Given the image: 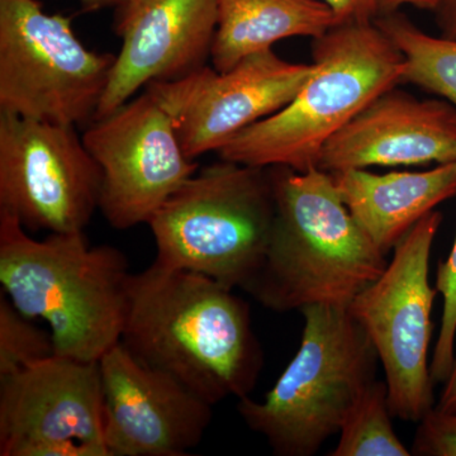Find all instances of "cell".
<instances>
[{
    "instance_id": "obj_14",
    "label": "cell",
    "mask_w": 456,
    "mask_h": 456,
    "mask_svg": "<svg viewBox=\"0 0 456 456\" xmlns=\"http://www.w3.org/2000/svg\"><path fill=\"white\" fill-rule=\"evenodd\" d=\"M217 22V0H125L114 20L121 50L94 119L150 84L173 82L206 66Z\"/></svg>"
},
{
    "instance_id": "obj_19",
    "label": "cell",
    "mask_w": 456,
    "mask_h": 456,
    "mask_svg": "<svg viewBox=\"0 0 456 456\" xmlns=\"http://www.w3.org/2000/svg\"><path fill=\"white\" fill-rule=\"evenodd\" d=\"M388 387L375 379L350 408L331 456H410L392 422Z\"/></svg>"
},
{
    "instance_id": "obj_13",
    "label": "cell",
    "mask_w": 456,
    "mask_h": 456,
    "mask_svg": "<svg viewBox=\"0 0 456 456\" xmlns=\"http://www.w3.org/2000/svg\"><path fill=\"white\" fill-rule=\"evenodd\" d=\"M110 456H185L212 421V404L137 359L121 341L98 362Z\"/></svg>"
},
{
    "instance_id": "obj_6",
    "label": "cell",
    "mask_w": 456,
    "mask_h": 456,
    "mask_svg": "<svg viewBox=\"0 0 456 456\" xmlns=\"http://www.w3.org/2000/svg\"><path fill=\"white\" fill-rule=\"evenodd\" d=\"M275 215L269 169L222 160L197 171L155 212V265L245 290L268 248Z\"/></svg>"
},
{
    "instance_id": "obj_22",
    "label": "cell",
    "mask_w": 456,
    "mask_h": 456,
    "mask_svg": "<svg viewBox=\"0 0 456 456\" xmlns=\"http://www.w3.org/2000/svg\"><path fill=\"white\" fill-rule=\"evenodd\" d=\"M411 454L456 456V403L434 406L419 419Z\"/></svg>"
},
{
    "instance_id": "obj_8",
    "label": "cell",
    "mask_w": 456,
    "mask_h": 456,
    "mask_svg": "<svg viewBox=\"0 0 456 456\" xmlns=\"http://www.w3.org/2000/svg\"><path fill=\"white\" fill-rule=\"evenodd\" d=\"M441 222L443 215L432 211L411 228L383 274L349 305L382 362L393 416L407 422H419L434 407L428 349L437 290L428 273Z\"/></svg>"
},
{
    "instance_id": "obj_2",
    "label": "cell",
    "mask_w": 456,
    "mask_h": 456,
    "mask_svg": "<svg viewBox=\"0 0 456 456\" xmlns=\"http://www.w3.org/2000/svg\"><path fill=\"white\" fill-rule=\"evenodd\" d=\"M268 169L274 222L263 265L245 292L275 312L349 308L383 274L386 255L351 216L331 173Z\"/></svg>"
},
{
    "instance_id": "obj_27",
    "label": "cell",
    "mask_w": 456,
    "mask_h": 456,
    "mask_svg": "<svg viewBox=\"0 0 456 456\" xmlns=\"http://www.w3.org/2000/svg\"><path fill=\"white\" fill-rule=\"evenodd\" d=\"M84 12H98L106 8H118L125 0H79Z\"/></svg>"
},
{
    "instance_id": "obj_15",
    "label": "cell",
    "mask_w": 456,
    "mask_h": 456,
    "mask_svg": "<svg viewBox=\"0 0 456 456\" xmlns=\"http://www.w3.org/2000/svg\"><path fill=\"white\" fill-rule=\"evenodd\" d=\"M456 161V108L388 89L373 99L321 154L329 173L373 167H411Z\"/></svg>"
},
{
    "instance_id": "obj_24",
    "label": "cell",
    "mask_w": 456,
    "mask_h": 456,
    "mask_svg": "<svg viewBox=\"0 0 456 456\" xmlns=\"http://www.w3.org/2000/svg\"><path fill=\"white\" fill-rule=\"evenodd\" d=\"M434 12L443 36L456 38V0H439Z\"/></svg>"
},
{
    "instance_id": "obj_3",
    "label": "cell",
    "mask_w": 456,
    "mask_h": 456,
    "mask_svg": "<svg viewBox=\"0 0 456 456\" xmlns=\"http://www.w3.org/2000/svg\"><path fill=\"white\" fill-rule=\"evenodd\" d=\"M127 257L83 232L28 236L0 211V283L20 314L49 323L55 355L98 362L121 341L130 302Z\"/></svg>"
},
{
    "instance_id": "obj_9",
    "label": "cell",
    "mask_w": 456,
    "mask_h": 456,
    "mask_svg": "<svg viewBox=\"0 0 456 456\" xmlns=\"http://www.w3.org/2000/svg\"><path fill=\"white\" fill-rule=\"evenodd\" d=\"M102 170L75 126L0 112V211L32 232H83Z\"/></svg>"
},
{
    "instance_id": "obj_23",
    "label": "cell",
    "mask_w": 456,
    "mask_h": 456,
    "mask_svg": "<svg viewBox=\"0 0 456 456\" xmlns=\"http://www.w3.org/2000/svg\"><path fill=\"white\" fill-rule=\"evenodd\" d=\"M334 11L340 23L374 22L379 16L378 0H322Z\"/></svg>"
},
{
    "instance_id": "obj_12",
    "label": "cell",
    "mask_w": 456,
    "mask_h": 456,
    "mask_svg": "<svg viewBox=\"0 0 456 456\" xmlns=\"http://www.w3.org/2000/svg\"><path fill=\"white\" fill-rule=\"evenodd\" d=\"M314 70V62L287 61L270 49L245 57L230 70L206 65L145 89L161 99L185 155L196 161L287 106Z\"/></svg>"
},
{
    "instance_id": "obj_26",
    "label": "cell",
    "mask_w": 456,
    "mask_h": 456,
    "mask_svg": "<svg viewBox=\"0 0 456 456\" xmlns=\"http://www.w3.org/2000/svg\"><path fill=\"white\" fill-rule=\"evenodd\" d=\"M456 403V356L454 365H452V373L448 380L444 383L443 393L440 395L439 403L436 406L449 407Z\"/></svg>"
},
{
    "instance_id": "obj_7",
    "label": "cell",
    "mask_w": 456,
    "mask_h": 456,
    "mask_svg": "<svg viewBox=\"0 0 456 456\" xmlns=\"http://www.w3.org/2000/svg\"><path fill=\"white\" fill-rule=\"evenodd\" d=\"M116 62L86 49L70 18L37 0H0V112L80 126L90 123Z\"/></svg>"
},
{
    "instance_id": "obj_10",
    "label": "cell",
    "mask_w": 456,
    "mask_h": 456,
    "mask_svg": "<svg viewBox=\"0 0 456 456\" xmlns=\"http://www.w3.org/2000/svg\"><path fill=\"white\" fill-rule=\"evenodd\" d=\"M83 141L102 170L99 209L116 230L149 224L200 167L185 155L169 110L150 89L90 122Z\"/></svg>"
},
{
    "instance_id": "obj_21",
    "label": "cell",
    "mask_w": 456,
    "mask_h": 456,
    "mask_svg": "<svg viewBox=\"0 0 456 456\" xmlns=\"http://www.w3.org/2000/svg\"><path fill=\"white\" fill-rule=\"evenodd\" d=\"M436 290L444 299L439 338L435 344L430 364L435 384L445 383L455 362L456 336V237L448 259L439 264Z\"/></svg>"
},
{
    "instance_id": "obj_1",
    "label": "cell",
    "mask_w": 456,
    "mask_h": 456,
    "mask_svg": "<svg viewBox=\"0 0 456 456\" xmlns=\"http://www.w3.org/2000/svg\"><path fill=\"white\" fill-rule=\"evenodd\" d=\"M121 342L212 406L248 397L263 370L250 307L232 288L154 263L132 274Z\"/></svg>"
},
{
    "instance_id": "obj_16",
    "label": "cell",
    "mask_w": 456,
    "mask_h": 456,
    "mask_svg": "<svg viewBox=\"0 0 456 456\" xmlns=\"http://www.w3.org/2000/svg\"><path fill=\"white\" fill-rule=\"evenodd\" d=\"M341 200L384 255L444 200L456 196V161L426 171L331 173Z\"/></svg>"
},
{
    "instance_id": "obj_18",
    "label": "cell",
    "mask_w": 456,
    "mask_h": 456,
    "mask_svg": "<svg viewBox=\"0 0 456 456\" xmlns=\"http://www.w3.org/2000/svg\"><path fill=\"white\" fill-rule=\"evenodd\" d=\"M374 23L403 57L401 83L435 93L456 108V38L428 35L398 12Z\"/></svg>"
},
{
    "instance_id": "obj_11",
    "label": "cell",
    "mask_w": 456,
    "mask_h": 456,
    "mask_svg": "<svg viewBox=\"0 0 456 456\" xmlns=\"http://www.w3.org/2000/svg\"><path fill=\"white\" fill-rule=\"evenodd\" d=\"M0 456H110L98 362L53 355L0 379Z\"/></svg>"
},
{
    "instance_id": "obj_25",
    "label": "cell",
    "mask_w": 456,
    "mask_h": 456,
    "mask_svg": "<svg viewBox=\"0 0 456 456\" xmlns=\"http://www.w3.org/2000/svg\"><path fill=\"white\" fill-rule=\"evenodd\" d=\"M437 3H439V0H378V8H379V16H382V14L395 13L404 5L435 11Z\"/></svg>"
},
{
    "instance_id": "obj_5",
    "label": "cell",
    "mask_w": 456,
    "mask_h": 456,
    "mask_svg": "<svg viewBox=\"0 0 456 456\" xmlns=\"http://www.w3.org/2000/svg\"><path fill=\"white\" fill-rule=\"evenodd\" d=\"M301 346L261 402L237 411L278 456H312L340 432L350 408L377 375L373 342L349 308L308 305Z\"/></svg>"
},
{
    "instance_id": "obj_20",
    "label": "cell",
    "mask_w": 456,
    "mask_h": 456,
    "mask_svg": "<svg viewBox=\"0 0 456 456\" xmlns=\"http://www.w3.org/2000/svg\"><path fill=\"white\" fill-rule=\"evenodd\" d=\"M55 355L51 332L45 331L0 296V379Z\"/></svg>"
},
{
    "instance_id": "obj_17",
    "label": "cell",
    "mask_w": 456,
    "mask_h": 456,
    "mask_svg": "<svg viewBox=\"0 0 456 456\" xmlns=\"http://www.w3.org/2000/svg\"><path fill=\"white\" fill-rule=\"evenodd\" d=\"M217 13L211 61L218 71L285 38L316 40L340 25L322 0H217Z\"/></svg>"
},
{
    "instance_id": "obj_4",
    "label": "cell",
    "mask_w": 456,
    "mask_h": 456,
    "mask_svg": "<svg viewBox=\"0 0 456 456\" xmlns=\"http://www.w3.org/2000/svg\"><path fill=\"white\" fill-rule=\"evenodd\" d=\"M314 70L277 113L246 128L222 147V160L305 173L378 95L401 83V53L374 22L340 23L314 40Z\"/></svg>"
}]
</instances>
